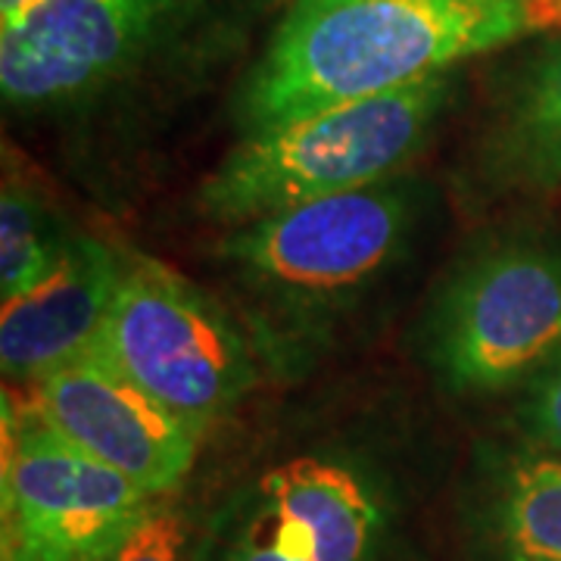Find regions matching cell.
<instances>
[{
	"mask_svg": "<svg viewBox=\"0 0 561 561\" xmlns=\"http://www.w3.org/2000/svg\"><path fill=\"white\" fill-rule=\"evenodd\" d=\"M537 25L530 0H290L247 81L243 125L400 91Z\"/></svg>",
	"mask_w": 561,
	"mask_h": 561,
	"instance_id": "1",
	"label": "cell"
},
{
	"mask_svg": "<svg viewBox=\"0 0 561 561\" xmlns=\"http://www.w3.org/2000/svg\"><path fill=\"white\" fill-rule=\"evenodd\" d=\"M446 98L449 79L443 72L250 131L203 184V213L225 225H247L387 181L424 144Z\"/></svg>",
	"mask_w": 561,
	"mask_h": 561,
	"instance_id": "2",
	"label": "cell"
},
{
	"mask_svg": "<svg viewBox=\"0 0 561 561\" xmlns=\"http://www.w3.org/2000/svg\"><path fill=\"white\" fill-rule=\"evenodd\" d=\"M91 350L201 434L253 383L238 328L201 287L150 256L125 260Z\"/></svg>",
	"mask_w": 561,
	"mask_h": 561,
	"instance_id": "3",
	"label": "cell"
},
{
	"mask_svg": "<svg viewBox=\"0 0 561 561\" xmlns=\"http://www.w3.org/2000/svg\"><path fill=\"white\" fill-rule=\"evenodd\" d=\"M157 500L3 393V561H110Z\"/></svg>",
	"mask_w": 561,
	"mask_h": 561,
	"instance_id": "4",
	"label": "cell"
},
{
	"mask_svg": "<svg viewBox=\"0 0 561 561\" xmlns=\"http://www.w3.org/2000/svg\"><path fill=\"white\" fill-rule=\"evenodd\" d=\"M431 362L456 393H496L561 353V250L496 243L446 280L431 316Z\"/></svg>",
	"mask_w": 561,
	"mask_h": 561,
	"instance_id": "5",
	"label": "cell"
},
{
	"mask_svg": "<svg viewBox=\"0 0 561 561\" xmlns=\"http://www.w3.org/2000/svg\"><path fill=\"white\" fill-rule=\"evenodd\" d=\"M409 219V194L378 181L234 225L221 256L265 302L316 312L375 278L397 256Z\"/></svg>",
	"mask_w": 561,
	"mask_h": 561,
	"instance_id": "6",
	"label": "cell"
},
{
	"mask_svg": "<svg viewBox=\"0 0 561 561\" xmlns=\"http://www.w3.org/2000/svg\"><path fill=\"white\" fill-rule=\"evenodd\" d=\"M181 0H35L0 22V91L13 106L72 101L160 38Z\"/></svg>",
	"mask_w": 561,
	"mask_h": 561,
	"instance_id": "7",
	"label": "cell"
},
{
	"mask_svg": "<svg viewBox=\"0 0 561 561\" xmlns=\"http://www.w3.org/2000/svg\"><path fill=\"white\" fill-rule=\"evenodd\" d=\"M25 400L72 446L150 496L172 493L197 459L201 431L94 350L28 383Z\"/></svg>",
	"mask_w": 561,
	"mask_h": 561,
	"instance_id": "8",
	"label": "cell"
},
{
	"mask_svg": "<svg viewBox=\"0 0 561 561\" xmlns=\"http://www.w3.org/2000/svg\"><path fill=\"white\" fill-rule=\"evenodd\" d=\"M125 256L106 241L72 238L60 268L35 290L3 302L0 365L16 383H32L84 356L119 290Z\"/></svg>",
	"mask_w": 561,
	"mask_h": 561,
	"instance_id": "9",
	"label": "cell"
},
{
	"mask_svg": "<svg viewBox=\"0 0 561 561\" xmlns=\"http://www.w3.org/2000/svg\"><path fill=\"white\" fill-rule=\"evenodd\" d=\"M493 144L512 179L561 191V41L542 47L527 66Z\"/></svg>",
	"mask_w": 561,
	"mask_h": 561,
	"instance_id": "10",
	"label": "cell"
},
{
	"mask_svg": "<svg viewBox=\"0 0 561 561\" xmlns=\"http://www.w3.org/2000/svg\"><path fill=\"white\" fill-rule=\"evenodd\" d=\"M508 561H561V461L524 456L508 465L496 502Z\"/></svg>",
	"mask_w": 561,
	"mask_h": 561,
	"instance_id": "11",
	"label": "cell"
},
{
	"mask_svg": "<svg viewBox=\"0 0 561 561\" xmlns=\"http://www.w3.org/2000/svg\"><path fill=\"white\" fill-rule=\"evenodd\" d=\"M72 238H62L57 219L16 181L0 197V297L16 300L60 268Z\"/></svg>",
	"mask_w": 561,
	"mask_h": 561,
	"instance_id": "12",
	"label": "cell"
},
{
	"mask_svg": "<svg viewBox=\"0 0 561 561\" xmlns=\"http://www.w3.org/2000/svg\"><path fill=\"white\" fill-rule=\"evenodd\" d=\"M201 561H324V552L312 530L256 483L238 512L225 515Z\"/></svg>",
	"mask_w": 561,
	"mask_h": 561,
	"instance_id": "13",
	"label": "cell"
},
{
	"mask_svg": "<svg viewBox=\"0 0 561 561\" xmlns=\"http://www.w3.org/2000/svg\"><path fill=\"white\" fill-rule=\"evenodd\" d=\"M187 549V522L175 505L162 496L140 518L131 534L119 542L110 561H184Z\"/></svg>",
	"mask_w": 561,
	"mask_h": 561,
	"instance_id": "14",
	"label": "cell"
},
{
	"mask_svg": "<svg viewBox=\"0 0 561 561\" xmlns=\"http://www.w3.org/2000/svg\"><path fill=\"white\" fill-rule=\"evenodd\" d=\"M524 421L546 449L561 453V353L540 368L524 402Z\"/></svg>",
	"mask_w": 561,
	"mask_h": 561,
	"instance_id": "15",
	"label": "cell"
},
{
	"mask_svg": "<svg viewBox=\"0 0 561 561\" xmlns=\"http://www.w3.org/2000/svg\"><path fill=\"white\" fill-rule=\"evenodd\" d=\"M534 3V13H537V22L546 25V22H561V0H530Z\"/></svg>",
	"mask_w": 561,
	"mask_h": 561,
	"instance_id": "16",
	"label": "cell"
},
{
	"mask_svg": "<svg viewBox=\"0 0 561 561\" xmlns=\"http://www.w3.org/2000/svg\"><path fill=\"white\" fill-rule=\"evenodd\" d=\"M28 3H35V0H0V22L13 20L16 13H22Z\"/></svg>",
	"mask_w": 561,
	"mask_h": 561,
	"instance_id": "17",
	"label": "cell"
}]
</instances>
